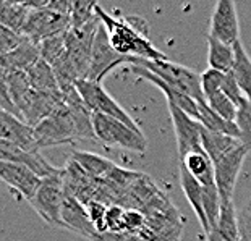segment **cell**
Segmentation results:
<instances>
[{
    "label": "cell",
    "mask_w": 251,
    "mask_h": 241,
    "mask_svg": "<svg viewBox=\"0 0 251 241\" xmlns=\"http://www.w3.org/2000/svg\"><path fill=\"white\" fill-rule=\"evenodd\" d=\"M0 139L8 141L25 151H39L34 136V128L25 120L2 112L0 114Z\"/></svg>",
    "instance_id": "obj_15"
},
{
    "label": "cell",
    "mask_w": 251,
    "mask_h": 241,
    "mask_svg": "<svg viewBox=\"0 0 251 241\" xmlns=\"http://www.w3.org/2000/svg\"><path fill=\"white\" fill-rule=\"evenodd\" d=\"M96 13L107 29L112 47L122 57L141 58V60H167V57L151 44L148 37L146 21L143 18L128 17L119 20L105 12L99 3L96 7Z\"/></svg>",
    "instance_id": "obj_1"
},
{
    "label": "cell",
    "mask_w": 251,
    "mask_h": 241,
    "mask_svg": "<svg viewBox=\"0 0 251 241\" xmlns=\"http://www.w3.org/2000/svg\"><path fill=\"white\" fill-rule=\"evenodd\" d=\"M62 104V93H39V91L31 89V93L20 104V112L23 115V120L34 128L50 114H54V110Z\"/></svg>",
    "instance_id": "obj_12"
},
{
    "label": "cell",
    "mask_w": 251,
    "mask_h": 241,
    "mask_svg": "<svg viewBox=\"0 0 251 241\" xmlns=\"http://www.w3.org/2000/svg\"><path fill=\"white\" fill-rule=\"evenodd\" d=\"M167 107H169L170 119H172V123H174L180 159H183L185 155H188L191 152L204 151V149H202V139H201V131H202L201 123L195 119H191L190 115H186L183 110L177 109V107L169 105V104Z\"/></svg>",
    "instance_id": "obj_9"
},
{
    "label": "cell",
    "mask_w": 251,
    "mask_h": 241,
    "mask_svg": "<svg viewBox=\"0 0 251 241\" xmlns=\"http://www.w3.org/2000/svg\"><path fill=\"white\" fill-rule=\"evenodd\" d=\"M41 60V47L26 37V41L18 49L2 55V70H18V72H28Z\"/></svg>",
    "instance_id": "obj_20"
},
{
    "label": "cell",
    "mask_w": 251,
    "mask_h": 241,
    "mask_svg": "<svg viewBox=\"0 0 251 241\" xmlns=\"http://www.w3.org/2000/svg\"><path fill=\"white\" fill-rule=\"evenodd\" d=\"M25 41H26L25 34L12 31L8 28H5V26H0V53H2V55H7V53L18 49Z\"/></svg>",
    "instance_id": "obj_33"
},
{
    "label": "cell",
    "mask_w": 251,
    "mask_h": 241,
    "mask_svg": "<svg viewBox=\"0 0 251 241\" xmlns=\"http://www.w3.org/2000/svg\"><path fill=\"white\" fill-rule=\"evenodd\" d=\"M76 89L79 96H81V99L84 100V104L88 105V109L93 112V114L110 117V119L124 121L125 125L131 126L133 130L141 131L138 123L131 119V115L104 89L102 83L83 79V81L76 83Z\"/></svg>",
    "instance_id": "obj_6"
},
{
    "label": "cell",
    "mask_w": 251,
    "mask_h": 241,
    "mask_svg": "<svg viewBox=\"0 0 251 241\" xmlns=\"http://www.w3.org/2000/svg\"><path fill=\"white\" fill-rule=\"evenodd\" d=\"M180 165L188 170V172L200 181L202 188H209V186H216V172L214 164H212L211 157L204 151L191 152L180 159Z\"/></svg>",
    "instance_id": "obj_21"
},
{
    "label": "cell",
    "mask_w": 251,
    "mask_h": 241,
    "mask_svg": "<svg viewBox=\"0 0 251 241\" xmlns=\"http://www.w3.org/2000/svg\"><path fill=\"white\" fill-rule=\"evenodd\" d=\"M135 65L146 68L148 72L159 76L170 88L195 99L196 102L206 104L201 86V74H198L193 70L178 65L175 62H170L169 58L167 60H141V58H138Z\"/></svg>",
    "instance_id": "obj_2"
},
{
    "label": "cell",
    "mask_w": 251,
    "mask_h": 241,
    "mask_svg": "<svg viewBox=\"0 0 251 241\" xmlns=\"http://www.w3.org/2000/svg\"><path fill=\"white\" fill-rule=\"evenodd\" d=\"M209 36L230 46L240 42V23L235 2H232V0H219L216 3L211 18Z\"/></svg>",
    "instance_id": "obj_11"
},
{
    "label": "cell",
    "mask_w": 251,
    "mask_h": 241,
    "mask_svg": "<svg viewBox=\"0 0 251 241\" xmlns=\"http://www.w3.org/2000/svg\"><path fill=\"white\" fill-rule=\"evenodd\" d=\"M34 136L39 149L73 143L79 139L76 121L65 100L54 110V114H50L46 120L34 126Z\"/></svg>",
    "instance_id": "obj_4"
},
{
    "label": "cell",
    "mask_w": 251,
    "mask_h": 241,
    "mask_svg": "<svg viewBox=\"0 0 251 241\" xmlns=\"http://www.w3.org/2000/svg\"><path fill=\"white\" fill-rule=\"evenodd\" d=\"M248 151L243 147V144L233 152L227 154L226 157L219 159L214 162V172H216V185L221 194L222 202H232L235 186L240 175V170L243 167V162L247 159Z\"/></svg>",
    "instance_id": "obj_10"
},
{
    "label": "cell",
    "mask_w": 251,
    "mask_h": 241,
    "mask_svg": "<svg viewBox=\"0 0 251 241\" xmlns=\"http://www.w3.org/2000/svg\"><path fill=\"white\" fill-rule=\"evenodd\" d=\"M31 10L26 7L25 2H10L2 0L0 2V26L17 31L23 34L25 24L28 21Z\"/></svg>",
    "instance_id": "obj_25"
},
{
    "label": "cell",
    "mask_w": 251,
    "mask_h": 241,
    "mask_svg": "<svg viewBox=\"0 0 251 241\" xmlns=\"http://www.w3.org/2000/svg\"><path fill=\"white\" fill-rule=\"evenodd\" d=\"M237 125L240 130V141L248 152H251V102L247 100L238 109Z\"/></svg>",
    "instance_id": "obj_32"
},
{
    "label": "cell",
    "mask_w": 251,
    "mask_h": 241,
    "mask_svg": "<svg viewBox=\"0 0 251 241\" xmlns=\"http://www.w3.org/2000/svg\"><path fill=\"white\" fill-rule=\"evenodd\" d=\"M0 175L10 188L17 191L28 202L36 196L42 183V178L39 175H36L31 169L20 164L2 162L0 164Z\"/></svg>",
    "instance_id": "obj_14"
},
{
    "label": "cell",
    "mask_w": 251,
    "mask_h": 241,
    "mask_svg": "<svg viewBox=\"0 0 251 241\" xmlns=\"http://www.w3.org/2000/svg\"><path fill=\"white\" fill-rule=\"evenodd\" d=\"M65 197V170L62 169L58 173L42 178L39 190L29 201V204L42 217V220H46L50 227L65 228L62 220Z\"/></svg>",
    "instance_id": "obj_3"
},
{
    "label": "cell",
    "mask_w": 251,
    "mask_h": 241,
    "mask_svg": "<svg viewBox=\"0 0 251 241\" xmlns=\"http://www.w3.org/2000/svg\"><path fill=\"white\" fill-rule=\"evenodd\" d=\"M138 58H128L122 57L120 53H117L115 49L110 44L109 33L105 29V26L100 23L98 33L94 37V46H93V57H91V68L88 73V81H99L102 83V78L107 74L110 70L115 67H120L124 63L128 65H135Z\"/></svg>",
    "instance_id": "obj_7"
},
{
    "label": "cell",
    "mask_w": 251,
    "mask_h": 241,
    "mask_svg": "<svg viewBox=\"0 0 251 241\" xmlns=\"http://www.w3.org/2000/svg\"><path fill=\"white\" fill-rule=\"evenodd\" d=\"M131 72L135 73L138 78L146 79V81H149L156 88L161 89L162 94L167 97L169 105L177 107V109L183 110L186 115H190L191 119L200 120V102H196L195 99H191V97H188V96L181 94V93H178V91H175L174 88H170L169 84H165L161 78L156 76V74L151 73V72H148L146 68H141L138 65H131Z\"/></svg>",
    "instance_id": "obj_16"
},
{
    "label": "cell",
    "mask_w": 251,
    "mask_h": 241,
    "mask_svg": "<svg viewBox=\"0 0 251 241\" xmlns=\"http://www.w3.org/2000/svg\"><path fill=\"white\" fill-rule=\"evenodd\" d=\"M204 99H206V104L209 105L217 115H221L222 119H226L227 121L237 123L238 107L235 105L222 91H216V93L207 94Z\"/></svg>",
    "instance_id": "obj_29"
},
{
    "label": "cell",
    "mask_w": 251,
    "mask_h": 241,
    "mask_svg": "<svg viewBox=\"0 0 251 241\" xmlns=\"http://www.w3.org/2000/svg\"><path fill=\"white\" fill-rule=\"evenodd\" d=\"M70 28V17L60 15L47 7L41 10H31L28 21L25 24L23 34L28 39L34 41L36 44H41L44 39H49V37L58 34H65Z\"/></svg>",
    "instance_id": "obj_8"
},
{
    "label": "cell",
    "mask_w": 251,
    "mask_h": 241,
    "mask_svg": "<svg viewBox=\"0 0 251 241\" xmlns=\"http://www.w3.org/2000/svg\"><path fill=\"white\" fill-rule=\"evenodd\" d=\"M180 186L185 193V197L188 199L191 209L195 211L198 222H200L201 228L204 230L206 235H209L211 227L207 222L206 211H204V202H202V186L183 165H180Z\"/></svg>",
    "instance_id": "obj_18"
},
{
    "label": "cell",
    "mask_w": 251,
    "mask_h": 241,
    "mask_svg": "<svg viewBox=\"0 0 251 241\" xmlns=\"http://www.w3.org/2000/svg\"><path fill=\"white\" fill-rule=\"evenodd\" d=\"M26 73H28L31 88L34 91H39V93H60L54 68L42 58Z\"/></svg>",
    "instance_id": "obj_26"
},
{
    "label": "cell",
    "mask_w": 251,
    "mask_h": 241,
    "mask_svg": "<svg viewBox=\"0 0 251 241\" xmlns=\"http://www.w3.org/2000/svg\"><path fill=\"white\" fill-rule=\"evenodd\" d=\"M207 65L216 72L230 73L235 65V46L207 36Z\"/></svg>",
    "instance_id": "obj_23"
},
{
    "label": "cell",
    "mask_w": 251,
    "mask_h": 241,
    "mask_svg": "<svg viewBox=\"0 0 251 241\" xmlns=\"http://www.w3.org/2000/svg\"><path fill=\"white\" fill-rule=\"evenodd\" d=\"M201 139H202V149H204V152L211 157L212 164L242 146V141H240L238 138L221 135V133L209 131V130H206V128H202Z\"/></svg>",
    "instance_id": "obj_22"
},
{
    "label": "cell",
    "mask_w": 251,
    "mask_h": 241,
    "mask_svg": "<svg viewBox=\"0 0 251 241\" xmlns=\"http://www.w3.org/2000/svg\"><path fill=\"white\" fill-rule=\"evenodd\" d=\"M72 159L86 172V175H89L96 181H104L117 167L109 159H104L100 155L83 152V151H73Z\"/></svg>",
    "instance_id": "obj_24"
},
{
    "label": "cell",
    "mask_w": 251,
    "mask_h": 241,
    "mask_svg": "<svg viewBox=\"0 0 251 241\" xmlns=\"http://www.w3.org/2000/svg\"><path fill=\"white\" fill-rule=\"evenodd\" d=\"M240 241H251V197L238 211Z\"/></svg>",
    "instance_id": "obj_34"
},
{
    "label": "cell",
    "mask_w": 251,
    "mask_h": 241,
    "mask_svg": "<svg viewBox=\"0 0 251 241\" xmlns=\"http://www.w3.org/2000/svg\"><path fill=\"white\" fill-rule=\"evenodd\" d=\"M93 126L96 133V139L107 146H117L128 151L144 154L148 149V141L143 131L133 130L131 126L125 125L124 121L105 115L93 114Z\"/></svg>",
    "instance_id": "obj_5"
},
{
    "label": "cell",
    "mask_w": 251,
    "mask_h": 241,
    "mask_svg": "<svg viewBox=\"0 0 251 241\" xmlns=\"http://www.w3.org/2000/svg\"><path fill=\"white\" fill-rule=\"evenodd\" d=\"M62 220L67 230H73V232H76L78 235H81V237L88 240H99V233L94 228L93 222H91L88 209L78 199H75V197L68 194L65 197V204H63Z\"/></svg>",
    "instance_id": "obj_17"
},
{
    "label": "cell",
    "mask_w": 251,
    "mask_h": 241,
    "mask_svg": "<svg viewBox=\"0 0 251 241\" xmlns=\"http://www.w3.org/2000/svg\"><path fill=\"white\" fill-rule=\"evenodd\" d=\"M202 128L214 133H221V135L233 136L240 139V130L238 125L233 121H227L226 119H222L221 115H217L214 110L211 109L207 104H200V120Z\"/></svg>",
    "instance_id": "obj_28"
},
{
    "label": "cell",
    "mask_w": 251,
    "mask_h": 241,
    "mask_svg": "<svg viewBox=\"0 0 251 241\" xmlns=\"http://www.w3.org/2000/svg\"><path fill=\"white\" fill-rule=\"evenodd\" d=\"M207 241H240L238 227V212L235 209V202H222L221 216L216 227L207 235Z\"/></svg>",
    "instance_id": "obj_19"
},
{
    "label": "cell",
    "mask_w": 251,
    "mask_h": 241,
    "mask_svg": "<svg viewBox=\"0 0 251 241\" xmlns=\"http://www.w3.org/2000/svg\"><path fill=\"white\" fill-rule=\"evenodd\" d=\"M0 159H2V162L25 165V167L33 170L36 175H39L41 178H47V176L55 175L62 170L50 165L42 157L39 151H25V149L8 141H3V139H0Z\"/></svg>",
    "instance_id": "obj_13"
},
{
    "label": "cell",
    "mask_w": 251,
    "mask_h": 241,
    "mask_svg": "<svg viewBox=\"0 0 251 241\" xmlns=\"http://www.w3.org/2000/svg\"><path fill=\"white\" fill-rule=\"evenodd\" d=\"M39 47H41V58L46 60L50 67H54L67 53L65 34H58L54 37H49V39H44L39 44Z\"/></svg>",
    "instance_id": "obj_30"
},
{
    "label": "cell",
    "mask_w": 251,
    "mask_h": 241,
    "mask_svg": "<svg viewBox=\"0 0 251 241\" xmlns=\"http://www.w3.org/2000/svg\"><path fill=\"white\" fill-rule=\"evenodd\" d=\"M96 7H98L96 2H73L70 13L72 28H83L94 18H98Z\"/></svg>",
    "instance_id": "obj_31"
},
{
    "label": "cell",
    "mask_w": 251,
    "mask_h": 241,
    "mask_svg": "<svg viewBox=\"0 0 251 241\" xmlns=\"http://www.w3.org/2000/svg\"><path fill=\"white\" fill-rule=\"evenodd\" d=\"M230 73L243 91L245 97L251 102V58L245 50L242 41L235 44V65Z\"/></svg>",
    "instance_id": "obj_27"
}]
</instances>
